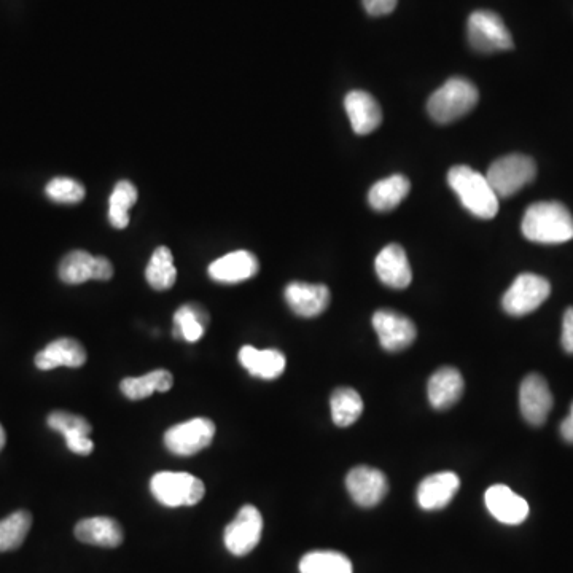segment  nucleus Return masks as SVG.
<instances>
[{"label": "nucleus", "instance_id": "obj_1", "mask_svg": "<svg viewBox=\"0 0 573 573\" xmlns=\"http://www.w3.org/2000/svg\"><path fill=\"white\" fill-rule=\"evenodd\" d=\"M521 230L529 241L562 244L573 239V217L564 204L542 201L529 206Z\"/></svg>", "mask_w": 573, "mask_h": 573}, {"label": "nucleus", "instance_id": "obj_2", "mask_svg": "<svg viewBox=\"0 0 573 573\" xmlns=\"http://www.w3.org/2000/svg\"><path fill=\"white\" fill-rule=\"evenodd\" d=\"M449 187L459 196L460 203L478 219H494L499 212V196L488 177L468 166H454L448 174Z\"/></svg>", "mask_w": 573, "mask_h": 573}, {"label": "nucleus", "instance_id": "obj_3", "mask_svg": "<svg viewBox=\"0 0 573 573\" xmlns=\"http://www.w3.org/2000/svg\"><path fill=\"white\" fill-rule=\"evenodd\" d=\"M480 94L472 82L465 78H449L445 85L440 86L427 102L430 117L440 123H453L475 109Z\"/></svg>", "mask_w": 573, "mask_h": 573}, {"label": "nucleus", "instance_id": "obj_4", "mask_svg": "<svg viewBox=\"0 0 573 573\" xmlns=\"http://www.w3.org/2000/svg\"><path fill=\"white\" fill-rule=\"evenodd\" d=\"M150 491L161 505L169 508L193 507L206 496L203 481L184 472H158L150 480Z\"/></svg>", "mask_w": 573, "mask_h": 573}, {"label": "nucleus", "instance_id": "obj_5", "mask_svg": "<svg viewBox=\"0 0 573 573\" xmlns=\"http://www.w3.org/2000/svg\"><path fill=\"white\" fill-rule=\"evenodd\" d=\"M535 176H537L535 161L519 153L503 156L500 160L494 161L486 174L489 184L499 198L516 195L527 184H531Z\"/></svg>", "mask_w": 573, "mask_h": 573}, {"label": "nucleus", "instance_id": "obj_6", "mask_svg": "<svg viewBox=\"0 0 573 573\" xmlns=\"http://www.w3.org/2000/svg\"><path fill=\"white\" fill-rule=\"evenodd\" d=\"M468 42L480 53H496L513 48L510 31L497 13L476 10L468 16Z\"/></svg>", "mask_w": 573, "mask_h": 573}, {"label": "nucleus", "instance_id": "obj_7", "mask_svg": "<svg viewBox=\"0 0 573 573\" xmlns=\"http://www.w3.org/2000/svg\"><path fill=\"white\" fill-rule=\"evenodd\" d=\"M215 430L214 422L207 418L180 422L164 433V446L174 456H195L211 446Z\"/></svg>", "mask_w": 573, "mask_h": 573}, {"label": "nucleus", "instance_id": "obj_8", "mask_svg": "<svg viewBox=\"0 0 573 573\" xmlns=\"http://www.w3.org/2000/svg\"><path fill=\"white\" fill-rule=\"evenodd\" d=\"M550 293L551 285L545 277L531 273L521 274L503 295L502 306L510 316H526L540 308L548 300Z\"/></svg>", "mask_w": 573, "mask_h": 573}, {"label": "nucleus", "instance_id": "obj_9", "mask_svg": "<svg viewBox=\"0 0 573 573\" xmlns=\"http://www.w3.org/2000/svg\"><path fill=\"white\" fill-rule=\"evenodd\" d=\"M262 513L254 505H244L236 518L225 527L223 542L233 556H247L262 540Z\"/></svg>", "mask_w": 573, "mask_h": 573}, {"label": "nucleus", "instance_id": "obj_10", "mask_svg": "<svg viewBox=\"0 0 573 573\" xmlns=\"http://www.w3.org/2000/svg\"><path fill=\"white\" fill-rule=\"evenodd\" d=\"M59 279L64 284L78 285L91 281H109L114 276V265L109 258L93 257L85 250L69 252L59 263Z\"/></svg>", "mask_w": 573, "mask_h": 573}, {"label": "nucleus", "instance_id": "obj_11", "mask_svg": "<svg viewBox=\"0 0 573 573\" xmlns=\"http://www.w3.org/2000/svg\"><path fill=\"white\" fill-rule=\"evenodd\" d=\"M373 327L379 343L389 352L403 351L406 347H410L418 335L416 325L411 319L390 309L376 312L373 316Z\"/></svg>", "mask_w": 573, "mask_h": 573}, {"label": "nucleus", "instance_id": "obj_12", "mask_svg": "<svg viewBox=\"0 0 573 573\" xmlns=\"http://www.w3.org/2000/svg\"><path fill=\"white\" fill-rule=\"evenodd\" d=\"M346 488L357 505L371 508L376 507L386 497L389 486L384 473L376 468L355 467L347 473Z\"/></svg>", "mask_w": 573, "mask_h": 573}, {"label": "nucleus", "instance_id": "obj_13", "mask_svg": "<svg viewBox=\"0 0 573 573\" xmlns=\"http://www.w3.org/2000/svg\"><path fill=\"white\" fill-rule=\"evenodd\" d=\"M519 406L524 419L531 425L545 424L553 408V395L545 378L540 375H529L521 382L519 389Z\"/></svg>", "mask_w": 573, "mask_h": 573}, {"label": "nucleus", "instance_id": "obj_14", "mask_svg": "<svg viewBox=\"0 0 573 573\" xmlns=\"http://www.w3.org/2000/svg\"><path fill=\"white\" fill-rule=\"evenodd\" d=\"M284 298L297 316L311 319L320 316L330 305V290L324 284L290 282L285 287Z\"/></svg>", "mask_w": 573, "mask_h": 573}, {"label": "nucleus", "instance_id": "obj_15", "mask_svg": "<svg viewBox=\"0 0 573 573\" xmlns=\"http://www.w3.org/2000/svg\"><path fill=\"white\" fill-rule=\"evenodd\" d=\"M484 502L497 521L508 526H518L524 523L529 516V503L511 491L508 486L494 484L486 491Z\"/></svg>", "mask_w": 573, "mask_h": 573}, {"label": "nucleus", "instance_id": "obj_16", "mask_svg": "<svg viewBox=\"0 0 573 573\" xmlns=\"http://www.w3.org/2000/svg\"><path fill=\"white\" fill-rule=\"evenodd\" d=\"M258 269L260 265L252 252L236 250L212 262L207 273L212 281L220 284H239L257 276Z\"/></svg>", "mask_w": 573, "mask_h": 573}, {"label": "nucleus", "instance_id": "obj_17", "mask_svg": "<svg viewBox=\"0 0 573 573\" xmlns=\"http://www.w3.org/2000/svg\"><path fill=\"white\" fill-rule=\"evenodd\" d=\"M375 268L379 281L390 289H406L413 279L408 257L403 247L398 244H389L379 252Z\"/></svg>", "mask_w": 573, "mask_h": 573}, {"label": "nucleus", "instance_id": "obj_18", "mask_svg": "<svg viewBox=\"0 0 573 573\" xmlns=\"http://www.w3.org/2000/svg\"><path fill=\"white\" fill-rule=\"evenodd\" d=\"M88 359L85 347L74 338H59L51 341L36 355V367L42 371L56 370L59 367L80 368Z\"/></svg>", "mask_w": 573, "mask_h": 573}, {"label": "nucleus", "instance_id": "obj_19", "mask_svg": "<svg viewBox=\"0 0 573 573\" xmlns=\"http://www.w3.org/2000/svg\"><path fill=\"white\" fill-rule=\"evenodd\" d=\"M460 488L459 476L453 472H440L430 475L419 484V507L427 511L441 510L449 505Z\"/></svg>", "mask_w": 573, "mask_h": 573}, {"label": "nucleus", "instance_id": "obj_20", "mask_svg": "<svg viewBox=\"0 0 573 573\" xmlns=\"http://www.w3.org/2000/svg\"><path fill=\"white\" fill-rule=\"evenodd\" d=\"M347 117L355 134L365 136L381 125L382 112L376 99L365 91H351L344 99Z\"/></svg>", "mask_w": 573, "mask_h": 573}, {"label": "nucleus", "instance_id": "obj_21", "mask_svg": "<svg viewBox=\"0 0 573 573\" xmlns=\"http://www.w3.org/2000/svg\"><path fill=\"white\" fill-rule=\"evenodd\" d=\"M75 537L86 545L117 548L125 540V532L117 519L107 516H94L82 519L75 526Z\"/></svg>", "mask_w": 573, "mask_h": 573}, {"label": "nucleus", "instance_id": "obj_22", "mask_svg": "<svg viewBox=\"0 0 573 573\" xmlns=\"http://www.w3.org/2000/svg\"><path fill=\"white\" fill-rule=\"evenodd\" d=\"M427 394L433 408L448 410L456 405L464 394V378L456 368H440L430 376Z\"/></svg>", "mask_w": 573, "mask_h": 573}, {"label": "nucleus", "instance_id": "obj_23", "mask_svg": "<svg viewBox=\"0 0 573 573\" xmlns=\"http://www.w3.org/2000/svg\"><path fill=\"white\" fill-rule=\"evenodd\" d=\"M239 362L249 371L250 375L266 379V381L279 378L287 365L285 355L281 351H276V349L260 351L254 346L242 347L239 351Z\"/></svg>", "mask_w": 573, "mask_h": 573}, {"label": "nucleus", "instance_id": "obj_24", "mask_svg": "<svg viewBox=\"0 0 573 573\" xmlns=\"http://www.w3.org/2000/svg\"><path fill=\"white\" fill-rule=\"evenodd\" d=\"M410 188V180L406 179L405 176L395 174V176L379 180L378 184L371 187L370 193H368V203L375 211H392L408 196Z\"/></svg>", "mask_w": 573, "mask_h": 573}, {"label": "nucleus", "instance_id": "obj_25", "mask_svg": "<svg viewBox=\"0 0 573 573\" xmlns=\"http://www.w3.org/2000/svg\"><path fill=\"white\" fill-rule=\"evenodd\" d=\"M174 384V376L168 370H155L139 378H125L120 382L121 394L129 400H144L155 392H168Z\"/></svg>", "mask_w": 573, "mask_h": 573}, {"label": "nucleus", "instance_id": "obj_26", "mask_svg": "<svg viewBox=\"0 0 573 573\" xmlns=\"http://www.w3.org/2000/svg\"><path fill=\"white\" fill-rule=\"evenodd\" d=\"M207 322L209 314L203 306H180L174 314V330H172L174 338L187 343H198L206 333Z\"/></svg>", "mask_w": 573, "mask_h": 573}, {"label": "nucleus", "instance_id": "obj_27", "mask_svg": "<svg viewBox=\"0 0 573 573\" xmlns=\"http://www.w3.org/2000/svg\"><path fill=\"white\" fill-rule=\"evenodd\" d=\"M145 279L152 289L158 292L171 289L177 281V268L169 247H158L150 258L149 265L145 268Z\"/></svg>", "mask_w": 573, "mask_h": 573}, {"label": "nucleus", "instance_id": "obj_28", "mask_svg": "<svg viewBox=\"0 0 573 573\" xmlns=\"http://www.w3.org/2000/svg\"><path fill=\"white\" fill-rule=\"evenodd\" d=\"M332 418L338 427H349L362 416L363 402L359 392L349 387L336 389L330 398Z\"/></svg>", "mask_w": 573, "mask_h": 573}, {"label": "nucleus", "instance_id": "obj_29", "mask_svg": "<svg viewBox=\"0 0 573 573\" xmlns=\"http://www.w3.org/2000/svg\"><path fill=\"white\" fill-rule=\"evenodd\" d=\"M32 516L29 511H15L0 521V553L13 551L23 545L31 531Z\"/></svg>", "mask_w": 573, "mask_h": 573}, {"label": "nucleus", "instance_id": "obj_30", "mask_svg": "<svg viewBox=\"0 0 573 573\" xmlns=\"http://www.w3.org/2000/svg\"><path fill=\"white\" fill-rule=\"evenodd\" d=\"M300 573H352V562L338 551H311L300 561Z\"/></svg>", "mask_w": 573, "mask_h": 573}, {"label": "nucleus", "instance_id": "obj_31", "mask_svg": "<svg viewBox=\"0 0 573 573\" xmlns=\"http://www.w3.org/2000/svg\"><path fill=\"white\" fill-rule=\"evenodd\" d=\"M137 188L129 180H120L109 198V220L117 230L129 225V209L136 204Z\"/></svg>", "mask_w": 573, "mask_h": 573}, {"label": "nucleus", "instance_id": "obj_32", "mask_svg": "<svg viewBox=\"0 0 573 573\" xmlns=\"http://www.w3.org/2000/svg\"><path fill=\"white\" fill-rule=\"evenodd\" d=\"M45 195L59 204H77L85 198L86 191L78 180L71 177H55L45 187Z\"/></svg>", "mask_w": 573, "mask_h": 573}, {"label": "nucleus", "instance_id": "obj_33", "mask_svg": "<svg viewBox=\"0 0 573 573\" xmlns=\"http://www.w3.org/2000/svg\"><path fill=\"white\" fill-rule=\"evenodd\" d=\"M48 427L55 430V432L64 433L75 432H93L90 422L86 421L78 414L66 413V411H53L47 419Z\"/></svg>", "mask_w": 573, "mask_h": 573}, {"label": "nucleus", "instance_id": "obj_34", "mask_svg": "<svg viewBox=\"0 0 573 573\" xmlns=\"http://www.w3.org/2000/svg\"><path fill=\"white\" fill-rule=\"evenodd\" d=\"M63 437L66 438L67 448L72 453L78 456H88L93 453L94 443L91 441L90 433L75 430V432L64 433Z\"/></svg>", "mask_w": 573, "mask_h": 573}, {"label": "nucleus", "instance_id": "obj_35", "mask_svg": "<svg viewBox=\"0 0 573 573\" xmlns=\"http://www.w3.org/2000/svg\"><path fill=\"white\" fill-rule=\"evenodd\" d=\"M368 15L384 16L394 12L398 0H362Z\"/></svg>", "mask_w": 573, "mask_h": 573}, {"label": "nucleus", "instance_id": "obj_36", "mask_svg": "<svg viewBox=\"0 0 573 573\" xmlns=\"http://www.w3.org/2000/svg\"><path fill=\"white\" fill-rule=\"evenodd\" d=\"M562 347L573 354V308H569L562 320Z\"/></svg>", "mask_w": 573, "mask_h": 573}, {"label": "nucleus", "instance_id": "obj_37", "mask_svg": "<svg viewBox=\"0 0 573 573\" xmlns=\"http://www.w3.org/2000/svg\"><path fill=\"white\" fill-rule=\"evenodd\" d=\"M561 435L567 443H573V403L570 406V413L561 424Z\"/></svg>", "mask_w": 573, "mask_h": 573}, {"label": "nucleus", "instance_id": "obj_38", "mask_svg": "<svg viewBox=\"0 0 573 573\" xmlns=\"http://www.w3.org/2000/svg\"><path fill=\"white\" fill-rule=\"evenodd\" d=\"M5 441H7V435H5L4 427L0 424V451L4 449Z\"/></svg>", "mask_w": 573, "mask_h": 573}]
</instances>
